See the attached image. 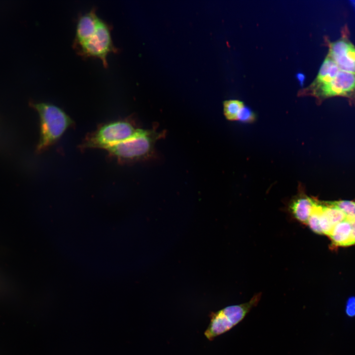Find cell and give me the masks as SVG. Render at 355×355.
<instances>
[{
	"instance_id": "cell-1",
	"label": "cell",
	"mask_w": 355,
	"mask_h": 355,
	"mask_svg": "<svg viewBox=\"0 0 355 355\" xmlns=\"http://www.w3.org/2000/svg\"><path fill=\"white\" fill-rule=\"evenodd\" d=\"M40 119V138L37 145L38 152L56 142L73 124L70 117L60 107L49 103H31Z\"/></svg>"
},
{
	"instance_id": "cell-2",
	"label": "cell",
	"mask_w": 355,
	"mask_h": 355,
	"mask_svg": "<svg viewBox=\"0 0 355 355\" xmlns=\"http://www.w3.org/2000/svg\"><path fill=\"white\" fill-rule=\"evenodd\" d=\"M260 293L255 294L248 301L227 306L210 315L209 325L205 331L206 337L213 340L232 329L241 322L259 303Z\"/></svg>"
},
{
	"instance_id": "cell-3",
	"label": "cell",
	"mask_w": 355,
	"mask_h": 355,
	"mask_svg": "<svg viewBox=\"0 0 355 355\" xmlns=\"http://www.w3.org/2000/svg\"><path fill=\"white\" fill-rule=\"evenodd\" d=\"M157 138V135L151 131L138 129L131 138L105 150L110 157L119 161L138 160L150 154Z\"/></svg>"
},
{
	"instance_id": "cell-4",
	"label": "cell",
	"mask_w": 355,
	"mask_h": 355,
	"mask_svg": "<svg viewBox=\"0 0 355 355\" xmlns=\"http://www.w3.org/2000/svg\"><path fill=\"white\" fill-rule=\"evenodd\" d=\"M74 47L80 56L98 58L105 67H107L108 55L117 52L112 41L110 26L102 19L84 41Z\"/></svg>"
},
{
	"instance_id": "cell-5",
	"label": "cell",
	"mask_w": 355,
	"mask_h": 355,
	"mask_svg": "<svg viewBox=\"0 0 355 355\" xmlns=\"http://www.w3.org/2000/svg\"><path fill=\"white\" fill-rule=\"evenodd\" d=\"M138 130L126 120L111 122L88 136L82 146L106 149L131 138Z\"/></svg>"
},
{
	"instance_id": "cell-6",
	"label": "cell",
	"mask_w": 355,
	"mask_h": 355,
	"mask_svg": "<svg viewBox=\"0 0 355 355\" xmlns=\"http://www.w3.org/2000/svg\"><path fill=\"white\" fill-rule=\"evenodd\" d=\"M314 93L322 98L342 96L355 99V74L340 70L329 82L314 88Z\"/></svg>"
},
{
	"instance_id": "cell-7",
	"label": "cell",
	"mask_w": 355,
	"mask_h": 355,
	"mask_svg": "<svg viewBox=\"0 0 355 355\" xmlns=\"http://www.w3.org/2000/svg\"><path fill=\"white\" fill-rule=\"evenodd\" d=\"M327 56L340 70L355 74V46L348 39L343 37L329 43Z\"/></svg>"
},
{
	"instance_id": "cell-8",
	"label": "cell",
	"mask_w": 355,
	"mask_h": 355,
	"mask_svg": "<svg viewBox=\"0 0 355 355\" xmlns=\"http://www.w3.org/2000/svg\"><path fill=\"white\" fill-rule=\"evenodd\" d=\"M101 20L94 8L80 16L76 27L74 46L85 41L95 31Z\"/></svg>"
},
{
	"instance_id": "cell-9",
	"label": "cell",
	"mask_w": 355,
	"mask_h": 355,
	"mask_svg": "<svg viewBox=\"0 0 355 355\" xmlns=\"http://www.w3.org/2000/svg\"><path fill=\"white\" fill-rule=\"evenodd\" d=\"M317 201L305 194L294 198L289 205V211L292 217L300 223L306 225Z\"/></svg>"
},
{
	"instance_id": "cell-10",
	"label": "cell",
	"mask_w": 355,
	"mask_h": 355,
	"mask_svg": "<svg viewBox=\"0 0 355 355\" xmlns=\"http://www.w3.org/2000/svg\"><path fill=\"white\" fill-rule=\"evenodd\" d=\"M328 236L335 246H348L355 244L352 223L347 218L334 225Z\"/></svg>"
},
{
	"instance_id": "cell-11",
	"label": "cell",
	"mask_w": 355,
	"mask_h": 355,
	"mask_svg": "<svg viewBox=\"0 0 355 355\" xmlns=\"http://www.w3.org/2000/svg\"><path fill=\"white\" fill-rule=\"evenodd\" d=\"M340 71L334 61L327 56L320 67L318 75L312 84L313 88L329 82Z\"/></svg>"
},
{
	"instance_id": "cell-12",
	"label": "cell",
	"mask_w": 355,
	"mask_h": 355,
	"mask_svg": "<svg viewBox=\"0 0 355 355\" xmlns=\"http://www.w3.org/2000/svg\"><path fill=\"white\" fill-rule=\"evenodd\" d=\"M321 210L323 214L334 226L346 219L344 213L329 202L321 203Z\"/></svg>"
},
{
	"instance_id": "cell-13",
	"label": "cell",
	"mask_w": 355,
	"mask_h": 355,
	"mask_svg": "<svg viewBox=\"0 0 355 355\" xmlns=\"http://www.w3.org/2000/svg\"><path fill=\"white\" fill-rule=\"evenodd\" d=\"M243 102L236 100H230L224 103V113L226 118L229 120H237V116L244 107Z\"/></svg>"
},
{
	"instance_id": "cell-14",
	"label": "cell",
	"mask_w": 355,
	"mask_h": 355,
	"mask_svg": "<svg viewBox=\"0 0 355 355\" xmlns=\"http://www.w3.org/2000/svg\"><path fill=\"white\" fill-rule=\"evenodd\" d=\"M329 202L340 209L345 215L346 218L350 221L355 220V201L340 200Z\"/></svg>"
},
{
	"instance_id": "cell-15",
	"label": "cell",
	"mask_w": 355,
	"mask_h": 355,
	"mask_svg": "<svg viewBox=\"0 0 355 355\" xmlns=\"http://www.w3.org/2000/svg\"><path fill=\"white\" fill-rule=\"evenodd\" d=\"M255 119V115L253 112L244 106L239 112L237 120L242 122H252Z\"/></svg>"
},
{
	"instance_id": "cell-16",
	"label": "cell",
	"mask_w": 355,
	"mask_h": 355,
	"mask_svg": "<svg viewBox=\"0 0 355 355\" xmlns=\"http://www.w3.org/2000/svg\"><path fill=\"white\" fill-rule=\"evenodd\" d=\"M346 312L349 317L355 316V296L348 299L346 306Z\"/></svg>"
},
{
	"instance_id": "cell-17",
	"label": "cell",
	"mask_w": 355,
	"mask_h": 355,
	"mask_svg": "<svg viewBox=\"0 0 355 355\" xmlns=\"http://www.w3.org/2000/svg\"><path fill=\"white\" fill-rule=\"evenodd\" d=\"M297 77L298 79L299 80L300 83L301 84H302L303 83V82H304V80L305 79V76H304V74H302V73H298L297 75Z\"/></svg>"
},
{
	"instance_id": "cell-18",
	"label": "cell",
	"mask_w": 355,
	"mask_h": 355,
	"mask_svg": "<svg viewBox=\"0 0 355 355\" xmlns=\"http://www.w3.org/2000/svg\"><path fill=\"white\" fill-rule=\"evenodd\" d=\"M352 223V234L353 236L354 237V239L355 240V220L354 221H351Z\"/></svg>"
}]
</instances>
